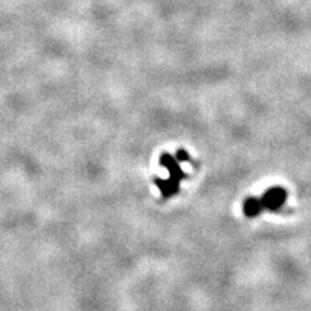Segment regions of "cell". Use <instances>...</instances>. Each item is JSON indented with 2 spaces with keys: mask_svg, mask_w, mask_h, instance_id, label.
Listing matches in <instances>:
<instances>
[{
  "mask_svg": "<svg viewBox=\"0 0 311 311\" xmlns=\"http://www.w3.org/2000/svg\"><path fill=\"white\" fill-rule=\"evenodd\" d=\"M185 161H190V157L183 149L177 150L176 156H173L170 153H163L160 156V164L167 168L168 175H170L167 180L156 179V185L160 189V192H161L164 199H168L173 194H176L179 192V187H180V182L187 177L185 172L180 167V164L185 163Z\"/></svg>",
  "mask_w": 311,
  "mask_h": 311,
  "instance_id": "obj_1",
  "label": "cell"
},
{
  "mask_svg": "<svg viewBox=\"0 0 311 311\" xmlns=\"http://www.w3.org/2000/svg\"><path fill=\"white\" fill-rule=\"evenodd\" d=\"M287 199L288 193L286 189L281 186H274L265 190L260 197H246L242 205V212L246 218H257L262 212H278L282 209Z\"/></svg>",
  "mask_w": 311,
  "mask_h": 311,
  "instance_id": "obj_2",
  "label": "cell"
}]
</instances>
